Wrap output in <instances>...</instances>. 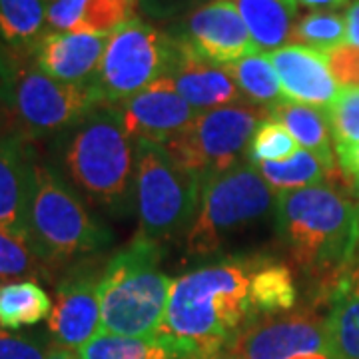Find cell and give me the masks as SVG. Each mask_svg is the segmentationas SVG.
<instances>
[{"label":"cell","instance_id":"ba28073f","mask_svg":"<svg viewBox=\"0 0 359 359\" xmlns=\"http://www.w3.org/2000/svg\"><path fill=\"white\" fill-rule=\"evenodd\" d=\"M13 62V82L6 106L11 108L18 134L26 140L60 136L76 126L102 98L94 84H68L48 76L36 62Z\"/></svg>","mask_w":359,"mask_h":359},{"label":"cell","instance_id":"cb8c5ba5","mask_svg":"<svg viewBox=\"0 0 359 359\" xmlns=\"http://www.w3.org/2000/svg\"><path fill=\"white\" fill-rule=\"evenodd\" d=\"M297 290L294 276L283 264H269L262 259L250 283V304L254 320L262 316L285 313L295 306Z\"/></svg>","mask_w":359,"mask_h":359},{"label":"cell","instance_id":"d6a6232c","mask_svg":"<svg viewBox=\"0 0 359 359\" xmlns=\"http://www.w3.org/2000/svg\"><path fill=\"white\" fill-rule=\"evenodd\" d=\"M88 0H50L46 2V20L54 32H76Z\"/></svg>","mask_w":359,"mask_h":359},{"label":"cell","instance_id":"4fadbf2b","mask_svg":"<svg viewBox=\"0 0 359 359\" xmlns=\"http://www.w3.org/2000/svg\"><path fill=\"white\" fill-rule=\"evenodd\" d=\"M124 130L132 140L168 144L200 114L186 102L168 76L116 106Z\"/></svg>","mask_w":359,"mask_h":359},{"label":"cell","instance_id":"836d02e7","mask_svg":"<svg viewBox=\"0 0 359 359\" xmlns=\"http://www.w3.org/2000/svg\"><path fill=\"white\" fill-rule=\"evenodd\" d=\"M330 70L334 74L335 82L341 84V88L359 86V50L344 44L327 54Z\"/></svg>","mask_w":359,"mask_h":359},{"label":"cell","instance_id":"1f68e13d","mask_svg":"<svg viewBox=\"0 0 359 359\" xmlns=\"http://www.w3.org/2000/svg\"><path fill=\"white\" fill-rule=\"evenodd\" d=\"M52 344L26 334H13L0 327V359H46Z\"/></svg>","mask_w":359,"mask_h":359},{"label":"cell","instance_id":"e575fe53","mask_svg":"<svg viewBox=\"0 0 359 359\" xmlns=\"http://www.w3.org/2000/svg\"><path fill=\"white\" fill-rule=\"evenodd\" d=\"M335 158H337V168L344 174V180L349 182L353 192L359 194V144L335 150Z\"/></svg>","mask_w":359,"mask_h":359},{"label":"cell","instance_id":"60d3db41","mask_svg":"<svg viewBox=\"0 0 359 359\" xmlns=\"http://www.w3.org/2000/svg\"><path fill=\"white\" fill-rule=\"evenodd\" d=\"M2 126H4V116H2V110H0V136H2Z\"/></svg>","mask_w":359,"mask_h":359},{"label":"cell","instance_id":"d4e9b609","mask_svg":"<svg viewBox=\"0 0 359 359\" xmlns=\"http://www.w3.org/2000/svg\"><path fill=\"white\" fill-rule=\"evenodd\" d=\"M244 100L254 106H273L285 100L282 82L276 66L271 65L268 52H256L244 56L238 62L226 65Z\"/></svg>","mask_w":359,"mask_h":359},{"label":"cell","instance_id":"8d00e7d4","mask_svg":"<svg viewBox=\"0 0 359 359\" xmlns=\"http://www.w3.org/2000/svg\"><path fill=\"white\" fill-rule=\"evenodd\" d=\"M11 82H13V62L11 56L0 46V102H8Z\"/></svg>","mask_w":359,"mask_h":359},{"label":"cell","instance_id":"d6986e66","mask_svg":"<svg viewBox=\"0 0 359 359\" xmlns=\"http://www.w3.org/2000/svg\"><path fill=\"white\" fill-rule=\"evenodd\" d=\"M327 295L325 327L335 359H359V262H351L323 285Z\"/></svg>","mask_w":359,"mask_h":359},{"label":"cell","instance_id":"f546056e","mask_svg":"<svg viewBox=\"0 0 359 359\" xmlns=\"http://www.w3.org/2000/svg\"><path fill=\"white\" fill-rule=\"evenodd\" d=\"M297 152V142L285 130L283 124L276 120H262L248 144V158L257 166L264 162H282Z\"/></svg>","mask_w":359,"mask_h":359},{"label":"cell","instance_id":"44dd1931","mask_svg":"<svg viewBox=\"0 0 359 359\" xmlns=\"http://www.w3.org/2000/svg\"><path fill=\"white\" fill-rule=\"evenodd\" d=\"M242 16L257 50L276 52L292 40L294 0H226Z\"/></svg>","mask_w":359,"mask_h":359},{"label":"cell","instance_id":"30bf717a","mask_svg":"<svg viewBox=\"0 0 359 359\" xmlns=\"http://www.w3.org/2000/svg\"><path fill=\"white\" fill-rule=\"evenodd\" d=\"M176 39L138 18L116 28L108 39L100 72L94 80L102 104L120 106L156 80L168 76Z\"/></svg>","mask_w":359,"mask_h":359},{"label":"cell","instance_id":"4316f807","mask_svg":"<svg viewBox=\"0 0 359 359\" xmlns=\"http://www.w3.org/2000/svg\"><path fill=\"white\" fill-rule=\"evenodd\" d=\"M80 359H180L170 347L144 337H126L100 332L78 349Z\"/></svg>","mask_w":359,"mask_h":359},{"label":"cell","instance_id":"74e56055","mask_svg":"<svg viewBox=\"0 0 359 359\" xmlns=\"http://www.w3.org/2000/svg\"><path fill=\"white\" fill-rule=\"evenodd\" d=\"M349 0H295V4H302L306 8H313L318 13H334L335 8L346 6Z\"/></svg>","mask_w":359,"mask_h":359},{"label":"cell","instance_id":"ffe728a7","mask_svg":"<svg viewBox=\"0 0 359 359\" xmlns=\"http://www.w3.org/2000/svg\"><path fill=\"white\" fill-rule=\"evenodd\" d=\"M266 112H268L269 120H276L285 126V130L297 142V146L318 156L332 174L337 172V158L334 152L332 130H330L327 114L321 112V108L292 102L285 98L282 102L266 108Z\"/></svg>","mask_w":359,"mask_h":359},{"label":"cell","instance_id":"277c9868","mask_svg":"<svg viewBox=\"0 0 359 359\" xmlns=\"http://www.w3.org/2000/svg\"><path fill=\"white\" fill-rule=\"evenodd\" d=\"M162 259V244L144 236L110 257L100 273L102 332L154 339L174 283L158 268Z\"/></svg>","mask_w":359,"mask_h":359},{"label":"cell","instance_id":"ac0fdd59","mask_svg":"<svg viewBox=\"0 0 359 359\" xmlns=\"http://www.w3.org/2000/svg\"><path fill=\"white\" fill-rule=\"evenodd\" d=\"M269 60L278 70L283 96L292 102L327 108L341 90L323 52L302 44H285L280 50L269 52Z\"/></svg>","mask_w":359,"mask_h":359},{"label":"cell","instance_id":"83f0119b","mask_svg":"<svg viewBox=\"0 0 359 359\" xmlns=\"http://www.w3.org/2000/svg\"><path fill=\"white\" fill-rule=\"evenodd\" d=\"M50 266L40 257L30 240L0 230V282L20 278H46Z\"/></svg>","mask_w":359,"mask_h":359},{"label":"cell","instance_id":"8992f818","mask_svg":"<svg viewBox=\"0 0 359 359\" xmlns=\"http://www.w3.org/2000/svg\"><path fill=\"white\" fill-rule=\"evenodd\" d=\"M278 194L254 164L240 162L202 182L200 205L186 233L188 256H210L230 238L276 214Z\"/></svg>","mask_w":359,"mask_h":359},{"label":"cell","instance_id":"f1b7e54d","mask_svg":"<svg viewBox=\"0 0 359 359\" xmlns=\"http://www.w3.org/2000/svg\"><path fill=\"white\" fill-rule=\"evenodd\" d=\"M294 44L330 54L346 44V16L337 13H309L294 25Z\"/></svg>","mask_w":359,"mask_h":359},{"label":"cell","instance_id":"ee69618b","mask_svg":"<svg viewBox=\"0 0 359 359\" xmlns=\"http://www.w3.org/2000/svg\"><path fill=\"white\" fill-rule=\"evenodd\" d=\"M294 2H295V0H294Z\"/></svg>","mask_w":359,"mask_h":359},{"label":"cell","instance_id":"7bdbcfd3","mask_svg":"<svg viewBox=\"0 0 359 359\" xmlns=\"http://www.w3.org/2000/svg\"><path fill=\"white\" fill-rule=\"evenodd\" d=\"M46 2H50V0H44V4H46Z\"/></svg>","mask_w":359,"mask_h":359},{"label":"cell","instance_id":"e0dca14e","mask_svg":"<svg viewBox=\"0 0 359 359\" xmlns=\"http://www.w3.org/2000/svg\"><path fill=\"white\" fill-rule=\"evenodd\" d=\"M110 34L46 32L32 50V60L48 76L68 84H94Z\"/></svg>","mask_w":359,"mask_h":359},{"label":"cell","instance_id":"3957f363","mask_svg":"<svg viewBox=\"0 0 359 359\" xmlns=\"http://www.w3.org/2000/svg\"><path fill=\"white\" fill-rule=\"evenodd\" d=\"M276 228L295 264L325 285L355 257L359 205L330 184L280 192Z\"/></svg>","mask_w":359,"mask_h":359},{"label":"cell","instance_id":"8fae6325","mask_svg":"<svg viewBox=\"0 0 359 359\" xmlns=\"http://www.w3.org/2000/svg\"><path fill=\"white\" fill-rule=\"evenodd\" d=\"M226 349L240 359H335L325 318L316 311H285L248 321Z\"/></svg>","mask_w":359,"mask_h":359},{"label":"cell","instance_id":"5bb4252c","mask_svg":"<svg viewBox=\"0 0 359 359\" xmlns=\"http://www.w3.org/2000/svg\"><path fill=\"white\" fill-rule=\"evenodd\" d=\"M180 39L205 60L222 66L259 52L242 16L226 0H214L196 8L186 18V28Z\"/></svg>","mask_w":359,"mask_h":359},{"label":"cell","instance_id":"5b68a950","mask_svg":"<svg viewBox=\"0 0 359 359\" xmlns=\"http://www.w3.org/2000/svg\"><path fill=\"white\" fill-rule=\"evenodd\" d=\"M28 233L40 257L48 266L102 252L114 233L90 212L84 198L62 174L36 158L34 186L28 210Z\"/></svg>","mask_w":359,"mask_h":359},{"label":"cell","instance_id":"2e32d148","mask_svg":"<svg viewBox=\"0 0 359 359\" xmlns=\"http://www.w3.org/2000/svg\"><path fill=\"white\" fill-rule=\"evenodd\" d=\"M36 152L18 132L0 136V230L30 240L28 210Z\"/></svg>","mask_w":359,"mask_h":359},{"label":"cell","instance_id":"b9f144b4","mask_svg":"<svg viewBox=\"0 0 359 359\" xmlns=\"http://www.w3.org/2000/svg\"><path fill=\"white\" fill-rule=\"evenodd\" d=\"M130 4H132V6H134V4H136V0H128Z\"/></svg>","mask_w":359,"mask_h":359},{"label":"cell","instance_id":"9a60e30c","mask_svg":"<svg viewBox=\"0 0 359 359\" xmlns=\"http://www.w3.org/2000/svg\"><path fill=\"white\" fill-rule=\"evenodd\" d=\"M174 39L176 54L168 78L186 102L198 112L244 104V96L226 66L205 60L180 36Z\"/></svg>","mask_w":359,"mask_h":359},{"label":"cell","instance_id":"d590c367","mask_svg":"<svg viewBox=\"0 0 359 359\" xmlns=\"http://www.w3.org/2000/svg\"><path fill=\"white\" fill-rule=\"evenodd\" d=\"M346 44L359 50V0H355L346 13Z\"/></svg>","mask_w":359,"mask_h":359},{"label":"cell","instance_id":"484cf974","mask_svg":"<svg viewBox=\"0 0 359 359\" xmlns=\"http://www.w3.org/2000/svg\"><path fill=\"white\" fill-rule=\"evenodd\" d=\"M257 170L276 194L327 184V178L334 176L318 156L304 148H297L294 156L282 162L257 164Z\"/></svg>","mask_w":359,"mask_h":359},{"label":"cell","instance_id":"f35d334b","mask_svg":"<svg viewBox=\"0 0 359 359\" xmlns=\"http://www.w3.org/2000/svg\"><path fill=\"white\" fill-rule=\"evenodd\" d=\"M46 359H80V355H78V351H74V349H68V347L52 344Z\"/></svg>","mask_w":359,"mask_h":359},{"label":"cell","instance_id":"ab89813d","mask_svg":"<svg viewBox=\"0 0 359 359\" xmlns=\"http://www.w3.org/2000/svg\"><path fill=\"white\" fill-rule=\"evenodd\" d=\"M188 359H240L238 355H233L230 349H219V351H214V353H205V355H194V358Z\"/></svg>","mask_w":359,"mask_h":359},{"label":"cell","instance_id":"52a82bcc","mask_svg":"<svg viewBox=\"0 0 359 359\" xmlns=\"http://www.w3.org/2000/svg\"><path fill=\"white\" fill-rule=\"evenodd\" d=\"M134 152L138 236L160 244L186 236L200 205L202 178L176 162L164 144L136 140Z\"/></svg>","mask_w":359,"mask_h":359},{"label":"cell","instance_id":"7a4b0ae2","mask_svg":"<svg viewBox=\"0 0 359 359\" xmlns=\"http://www.w3.org/2000/svg\"><path fill=\"white\" fill-rule=\"evenodd\" d=\"M84 202L112 218L136 212V152L116 106L102 104L54 138L50 162Z\"/></svg>","mask_w":359,"mask_h":359},{"label":"cell","instance_id":"7402d4cb","mask_svg":"<svg viewBox=\"0 0 359 359\" xmlns=\"http://www.w3.org/2000/svg\"><path fill=\"white\" fill-rule=\"evenodd\" d=\"M52 299L36 280L0 283V327L16 332L48 320Z\"/></svg>","mask_w":359,"mask_h":359},{"label":"cell","instance_id":"6da1fadb","mask_svg":"<svg viewBox=\"0 0 359 359\" xmlns=\"http://www.w3.org/2000/svg\"><path fill=\"white\" fill-rule=\"evenodd\" d=\"M259 264V257H236L176 278L156 341L180 359L226 349L254 320L250 283Z\"/></svg>","mask_w":359,"mask_h":359},{"label":"cell","instance_id":"4dcf8cb0","mask_svg":"<svg viewBox=\"0 0 359 359\" xmlns=\"http://www.w3.org/2000/svg\"><path fill=\"white\" fill-rule=\"evenodd\" d=\"M325 114L335 150L359 144V86L339 90Z\"/></svg>","mask_w":359,"mask_h":359},{"label":"cell","instance_id":"9c48e42d","mask_svg":"<svg viewBox=\"0 0 359 359\" xmlns=\"http://www.w3.org/2000/svg\"><path fill=\"white\" fill-rule=\"evenodd\" d=\"M264 118H268L266 108L254 104L205 110L164 146L176 162L204 182L242 162L248 144Z\"/></svg>","mask_w":359,"mask_h":359},{"label":"cell","instance_id":"7c38bea8","mask_svg":"<svg viewBox=\"0 0 359 359\" xmlns=\"http://www.w3.org/2000/svg\"><path fill=\"white\" fill-rule=\"evenodd\" d=\"M52 344L78 351L102 332L100 276L94 271L68 273L56 285L52 313L46 320Z\"/></svg>","mask_w":359,"mask_h":359},{"label":"cell","instance_id":"603a6c76","mask_svg":"<svg viewBox=\"0 0 359 359\" xmlns=\"http://www.w3.org/2000/svg\"><path fill=\"white\" fill-rule=\"evenodd\" d=\"M44 0H0V40L13 52H32L46 34Z\"/></svg>","mask_w":359,"mask_h":359}]
</instances>
